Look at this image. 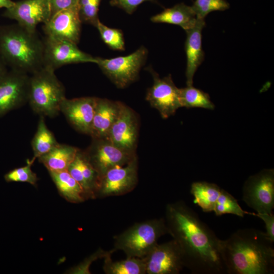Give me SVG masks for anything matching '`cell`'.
<instances>
[{"label": "cell", "mask_w": 274, "mask_h": 274, "mask_svg": "<svg viewBox=\"0 0 274 274\" xmlns=\"http://www.w3.org/2000/svg\"><path fill=\"white\" fill-rule=\"evenodd\" d=\"M144 259L147 274H178L185 267L182 251L174 239L157 244Z\"/></svg>", "instance_id": "obj_12"}, {"label": "cell", "mask_w": 274, "mask_h": 274, "mask_svg": "<svg viewBox=\"0 0 274 274\" xmlns=\"http://www.w3.org/2000/svg\"><path fill=\"white\" fill-rule=\"evenodd\" d=\"M123 105L120 101L97 97L90 134L92 139H107Z\"/></svg>", "instance_id": "obj_18"}, {"label": "cell", "mask_w": 274, "mask_h": 274, "mask_svg": "<svg viewBox=\"0 0 274 274\" xmlns=\"http://www.w3.org/2000/svg\"><path fill=\"white\" fill-rule=\"evenodd\" d=\"M147 55V49L141 46L125 56L110 59L96 57L95 64L118 88H123L137 80Z\"/></svg>", "instance_id": "obj_6"}, {"label": "cell", "mask_w": 274, "mask_h": 274, "mask_svg": "<svg viewBox=\"0 0 274 274\" xmlns=\"http://www.w3.org/2000/svg\"><path fill=\"white\" fill-rule=\"evenodd\" d=\"M179 97L181 107L202 108L209 110L215 108L209 95L192 85L179 88Z\"/></svg>", "instance_id": "obj_26"}, {"label": "cell", "mask_w": 274, "mask_h": 274, "mask_svg": "<svg viewBox=\"0 0 274 274\" xmlns=\"http://www.w3.org/2000/svg\"><path fill=\"white\" fill-rule=\"evenodd\" d=\"M204 26L203 19H197L195 25L186 30L187 35L185 48L187 59L186 77L187 86L192 85L194 75L204 59L201 32Z\"/></svg>", "instance_id": "obj_19"}, {"label": "cell", "mask_w": 274, "mask_h": 274, "mask_svg": "<svg viewBox=\"0 0 274 274\" xmlns=\"http://www.w3.org/2000/svg\"><path fill=\"white\" fill-rule=\"evenodd\" d=\"M32 163L29 160L24 166L14 168L4 175L5 180L8 182H24L35 186L38 180L36 173L31 169Z\"/></svg>", "instance_id": "obj_31"}, {"label": "cell", "mask_w": 274, "mask_h": 274, "mask_svg": "<svg viewBox=\"0 0 274 274\" xmlns=\"http://www.w3.org/2000/svg\"><path fill=\"white\" fill-rule=\"evenodd\" d=\"M51 16L62 10L78 8V0H49Z\"/></svg>", "instance_id": "obj_34"}, {"label": "cell", "mask_w": 274, "mask_h": 274, "mask_svg": "<svg viewBox=\"0 0 274 274\" xmlns=\"http://www.w3.org/2000/svg\"><path fill=\"white\" fill-rule=\"evenodd\" d=\"M243 200L257 213H272L274 208L273 169H264L250 176L243 186Z\"/></svg>", "instance_id": "obj_7"}, {"label": "cell", "mask_w": 274, "mask_h": 274, "mask_svg": "<svg viewBox=\"0 0 274 274\" xmlns=\"http://www.w3.org/2000/svg\"><path fill=\"white\" fill-rule=\"evenodd\" d=\"M221 189L214 183L204 181L193 182L190 192L194 197V203L204 212H213Z\"/></svg>", "instance_id": "obj_22"}, {"label": "cell", "mask_w": 274, "mask_h": 274, "mask_svg": "<svg viewBox=\"0 0 274 274\" xmlns=\"http://www.w3.org/2000/svg\"><path fill=\"white\" fill-rule=\"evenodd\" d=\"M43 43L44 67L55 71L69 64L96 63V57L82 51L77 44L70 41L46 36Z\"/></svg>", "instance_id": "obj_8"}, {"label": "cell", "mask_w": 274, "mask_h": 274, "mask_svg": "<svg viewBox=\"0 0 274 274\" xmlns=\"http://www.w3.org/2000/svg\"><path fill=\"white\" fill-rule=\"evenodd\" d=\"M5 18L15 20L21 26L31 31H37L40 23H47L51 17L49 0H21L15 2L2 14Z\"/></svg>", "instance_id": "obj_14"}, {"label": "cell", "mask_w": 274, "mask_h": 274, "mask_svg": "<svg viewBox=\"0 0 274 274\" xmlns=\"http://www.w3.org/2000/svg\"><path fill=\"white\" fill-rule=\"evenodd\" d=\"M138 133L137 116L131 109L124 104L109 132L107 139L121 149L135 152Z\"/></svg>", "instance_id": "obj_16"}, {"label": "cell", "mask_w": 274, "mask_h": 274, "mask_svg": "<svg viewBox=\"0 0 274 274\" xmlns=\"http://www.w3.org/2000/svg\"><path fill=\"white\" fill-rule=\"evenodd\" d=\"M148 69L152 75L153 83L148 89L146 99L158 111L162 118H167L181 107L179 88L174 84L170 75L160 78L152 68Z\"/></svg>", "instance_id": "obj_10"}, {"label": "cell", "mask_w": 274, "mask_h": 274, "mask_svg": "<svg viewBox=\"0 0 274 274\" xmlns=\"http://www.w3.org/2000/svg\"><path fill=\"white\" fill-rule=\"evenodd\" d=\"M15 2L12 0H0V9H8L14 5Z\"/></svg>", "instance_id": "obj_36"}, {"label": "cell", "mask_w": 274, "mask_h": 274, "mask_svg": "<svg viewBox=\"0 0 274 274\" xmlns=\"http://www.w3.org/2000/svg\"><path fill=\"white\" fill-rule=\"evenodd\" d=\"M82 21L78 8L60 11L44 24L46 36L65 40L77 44L80 41Z\"/></svg>", "instance_id": "obj_17"}, {"label": "cell", "mask_w": 274, "mask_h": 274, "mask_svg": "<svg viewBox=\"0 0 274 274\" xmlns=\"http://www.w3.org/2000/svg\"><path fill=\"white\" fill-rule=\"evenodd\" d=\"M216 216L231 214L244 217L248 212L244 211L238 204L237 200L226 190L221 189L217 200L214 211Z\"/></svg>", "instance_id": "obj_27"}, {"label": "cell", "mask_w": 274, "mask_h": 274, "mask_svg": "<svg viewBox=\"0 0 274 274\" xmlns=\"http://www.w3.org/2000/svg\"><path fill=\"white\" fill-rule=\"evenodd\" d=\"M44 43L17 23L0 26V56L10 69L32 74L44 67Z\"/></svg>", "instance_id": "obj_3"}, {"label": "cell", "mask_w": 274, "mask_h": 274, "mask_svg": "<svg viewBox=\"0 0 274 274\" xmlns=\"http://www.w3.org/2000/svg\"><path fill=\"white\" fill-rule=\"evenodd\" d=\"M101 0H78V13L82 22L95 26L98 21V12Z\"/></svg>", "instance_id": "obj_29"}, {"label": "cell", "mask_w": 274, "mask_h": 274, "mask_svg": "<svg viewBox=\"0 0 274 274\" xmlns=\"http://www.w3.org/2000/svg\"><path fill=\"white\" fill-rule=\"evenodd\" d=\"M49 173L59 192L65 199L72 202L84 200L86 193L67 170Z\"/></svg>", "instance_id": "obj_23"}, {"label": "cell", "mask_w": 274, "mask_h": 274, "mask_svg": "<svg viewBox=\"0 0 274 274\" xmlns=\"http://www.w3.org/2000/svg\"><path fill=\"white\" fill-rule=\"evenodd\" d=\"M168 233L178 244L185 267L194 274H220L226 271L221 254V239L183 201L165 209Z\"/></svg>", "instance_id": "obj_1"}, {"label": "cell", "mask_w": 274, "mask_h": 274, "mask_svg": "<svg viewBox=\"0 0 274 274\" xmlns=\"http://www.w3.org/2000/svg\"><path fill=\"white\" fill-rule=\"evenodd\" d=\"M65 98L64 87L55 71L44 66L30 76L28 102L35 113L55 117Z\"/></svg>", "instance_id": "obj_4"}, {"label": "cell", "mask_w": 274, "mask_h": 274, "mask_svg": "<svg viewBox=\"0 0 274 274\" xmlns=\"http://www.w3.org/2000/svg\"><path fill=\"white\" fill-rule=\"evenodd\" d=\"M84 152L100 179L110 168L124 165L137 157L135 152L121 149L107 139H92L91 144Z\"/></svg>", "instance_id": "obj_9"}, {"label": "cell", "mask_w": 274, "mask_h": 274, "mask_svg": "<svg viewBox=\"0 0 274 274\" xmlns=\"http://www.w3.org/2000/svg\"><path fill=\"white\" fill-rule=\"evenodd\" d=\"M58 143L52 132L48 128L45 117L40 116L37 129L31 143L33 156L29 161L32 164L37 158L49 152Z\"/></svg>", "instance_id": "obj_24"}, {"label": "cell", "mask_w": 274, "mask_h": 274, "mask_svg": "<svg viewBox=\"0 0 274 274\" xmlns=\"http://www.w3.org/2000/svg\"><path fill=\"white\" fill-rule=\"evenodd\" d=\"M166 233L168 229L163 218L136 223L115 236L113 249L123 251L128 257L143 258Z\"/></svg>", "instance_id": "obj_5"}, {"label": "cell", "mask_w": 274, "mask_h": 274, "mask_svg": "<svg viewBox=\"0 0 274 274\" xmlns=\"http://www.w3.org/2000/svg\"><path fill=\"white\" fill-rule=\"evenodd\" d=\"M273 242L265 233L241 229L221 240L220 254L229 274H272L274 272Z\"/></svg>", "instance_id": "obj_2"}, {"label": "cell", "mask_w": 274, "mask_h": 274, "mask_svg": "<svg viewBox=\"0 0 274 274\" xmlns=\"http://www.w3.org/2000/svg\"><path fill=\"white\" fill-rule=\"evenodd\" d=\"M98 30L104 42L114 50H125V42L121 30L108 27L99 20L95 26Z\"/></svg>", "instance_id": "obj_28"}, {"label": "cell", "mask_w": 274, "mask_h": 274, "mask_svg": "<svg viewBox=\"0 0 274 274\" xmlns=\"http://www.w3.org/2000/svg\"><path fill=\"white\" fill-rule=\"evenodd\" d=\"M249 215L257 217L262 219L265 224L266 232L268 238L274 242V215L273 213H249Z\"/></svg>", "instance_id": "obj_33"}, {"label": "cell", "mask_w": 274, "mask_h": 274, "mask_svg": "<svg viewBox=\"0 0 274 274\" xmlns=\"http://www.w3.org/2000/svg\"><path fill=\"white\" fill-rule=\"evenodd\" d=\"M155 1L156 0H111L110 4L112 6L119 8L127 13L131 14L143 3Z\"/></svg>", "instance_id": "obj_32"}, {"label": "cell", "mask_w": 274, "mask_h": 274, "mask_svg": "<svg viewBox=\"0 0 274 274\" xmlns=\"http://www.w3.org/2000/svg\"><path fill=\"white\" fill-rule=\"evenodd\" d=\"M8 71V66L0 56V79Z\"/></svg>", "instance_id": "obj_35"}, {"label": "cell", "mask_w": 274, "mask_h": 274, "mask_svg": "<svg viewBox=\"0 0 274 274\" xmlns=\"http://www.w3.org/2000/svg\"><path fill=\"white\" fill-rule=\"evenodd\" d=\"M151 20L154 23L177 25L186 31L195 25L197 18L191 6L180 3L152 16Z\"/></svg>", "instance_id": "obj_20"}, {"label": "cell", "mask_w": 274, "mask_h": 274, "mask_svg": "<svg viewBox=\"0 0 274 274\" xmlns=\"http://www.w3.org/2000/svg\"><path fill=\"white\" fill-rule=\"evenodd\" d=\"M110 253L105 258L104 270L107 274H145L146 273L144 258L128 257L124 260L113 261Z\"/></svg>", "instance_id": "obj_25"}, {"label": "cell", "mask_w": 274, "mask_h": 274, "mask_svg": "<svg viewBox=\"0 0 274 274\" xmlns=\"http://www.w3.org/2000/svg\"><path fill=\"white\" fill-rule=\"evenodd\" d=\"M137 157L124 165L109 169L101 178L97 190L103 197L122 195L132 191L138 183Z\"/></svg>", "instance_id": "obj_13"}, {"label": "cell", "mask_w": 274, "mask_h": 274, "mask_svg": "<svg viewBox=\"0 0 274 274\" xmlns=\"http://www.w3.org/2000/svg\"><path fill=\"white\" fill-rule=\"evenodd\" d=\"M97 97L87 96L64 98L60 112L77 131L90 135Z\"/></svg>", "instance_id": "obj_15"}, {"label": "cell", "mask_w": 274, "mask_h": 274, "mask_svg": "<svg viewBox=\"0 0 274 274\" xmlns=\"http://www.w3.org/2000/svg\"><path fill=\"white\" fill-rule=\"evenodd\" d=\"M29 77L10 69L0 79V117L28 102Z\"/></svg>", "instance_id": "obj_11"}, {"label": "cell", "mask_w": 274, "mask_h": 274, "mask_svg": "<svg viewBox=\"0 0 274 274\" xmlns=\"http://www.w3.org/2000/svg\"><path fill=\"white\" fill-rule=\"evenodd\" d=\"M197 19H203L210 12L224 11L229 7L225 0H195L191 6Z\"/></svg>", "instance_id": "obj_30"}, {"label": "cell", "mask_w": 274, "mask_h": 274, "mask_svg": "<svg viewBox=\"0 0 274 274\" xmlns=\"http://www.w3.org/2000/svg\"><path fill=\"white\" fill-rule=\"evenodd\" d=\"M79 150L72 146L58 143L38 159L49 172L66 170L75 159Z\"/></svg>", "instance_id": "obj_21"}]
</instances>
